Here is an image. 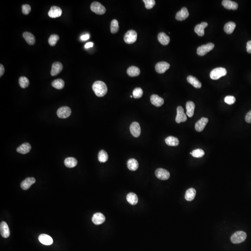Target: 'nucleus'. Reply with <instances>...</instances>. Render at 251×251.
<instances>
[{"label":"nucleus","mask_w":251,"mask_h":251,"mask_svg":"<svg viewBox=\"0 0 251 251\" xmlns=\"http://www.w3.org/2000/svg\"><path fill=\"white\" fill-rule=\"evenodd\" d=\"M92 89L96 96L100 97L105 96L108 92V87L106 84L100 80L94 83Z\"/></svg>","instance_id":"obj_1"},{"label":"nucleus","mask_w":251,"mask_h":251,"mask_svg":"<svg viewBox=\"0 0 251 251\" xmlns=\"http://www.w3.org/2000/svg\"><path fill=\"white\" fill-rule=\"evenodd\" d=\"M227 74V71L225 68H217L212 70L210 73V76L212 79L216 80L221 77L226 76Z\"/></svg>","instance_id":"obj_2"},{"label":"nucleus","mask_w":251,"mask_h":251,"mask_svg":"<svg viewBox=\"0 0 251 251\" xmlns=\"http://www.w3.org/2000/svg\"><path fill=\"white\" fill-rule=\"evenodd\" d=\"M246 233L243 231H238L232 236L231 240L234 244H239L246 240Z\"/></svg>","instance_id":"obj_3"},{"label":"nucleus","mask_w":251,"mask_h":251,"mask_svg":"<svg viewBox=\"0 0 251 251\" xmlns=\"http://www.w3.org/2000/svg\"><path fill=\"white\" fill-rule=\"evenodd\" d=\"M137 38V34L136 31L130 30L128 31L124 37V40L128 44H133L136 42Z\"/></svg>","instance_id":"obj_4"},{"label":"nucleus","mask_w":251,"mask_h":251,"mask_svg":"<svg viewBox=\"0 0 251 251\" xmlns=\"http://www.w3.org/2000/svg\"><path fill=\"white\" fill-rule=\"evenodd\" d=\"M214 47V44L213 43H208L206 45H203L197 48V54L200 56H204L207 53L213 50Z\"/></svg>","instance_id":"obj_5"},{"label":"nucleus","mask_w":251,"mask_h":251,"mask_svg":"<svg viewBox=\"0 0 251 251\" xmlns=\"http://www.w3.org/2000/svg\"><path fill=\"white\" fill-rule=\"evenodd\" d=\"M91 10L95 14L98 15H103L106 12V8L100 3L94 2L92 3L90 6Z\"/></svg>","instance_id":"obj_6"},{"label":"nucleus","mask_w":251,"mask_h":251,"mask_svg":"<svg viewBox=\"0 0 251 251\" xmlns=\"http://www.w3.org/2000/svg\"><path fill=\"white\" fill-rule=\"evenodd\" d=\"M71 114V110L70 108L67 106L62 107L58 109L57 111V115L58 117L62 119L68 118Z\"/></svg>","instance_id":"obj_7"},{"label":"nucleus","mask_w":251,"mask_h":251,"mask_svg":"<svg viewBox=\"0 0 251 251\" xmlns=\"http://www.w3.org/2000/svg\"><path fill=\"white\" fill-rule=\"evenodd\" d=\"M187 117L185 114L184 110L182 106H179L177 108V115L175 118V121L178 123L184 122H186Z\"/></svg>","instance_id":"obj_8"},{"label":"nucleus","mask_w":251,"mask_h":251,"mask_svg":"<svg viewBox=\"0 0 251 251\" xmlns=\"http://www.w3.org/2000/svg\"><path fill=\"white\" fill-rule=\"evenodd\" d=\"M155 175L158 179L161 180H167L169 178V172L167 170L163 168H158L155 171Z\"/></svg>","instance_id":"obj_9"},{"label":"nucleus","mask_w":251,"mask_h":251,"mask_svg":"<svg viewBox=\"0 0 251 251\" xmlns=\"http://www.w3.org/2000/svg\"><path fill=\"white\" fill-rule=\"evenodd\" d=\"M131 133L134 137H138L141 133L140 125L137 122H133L130 127Z\"/></svg>","instance_id":"obj_10"},{"label":"nucleus","mask_w":251,"mask_h":251,"mask_svg":"<svg viewBox=\"0 0 251 251\" xmlns=\"http://www.w3.org/2000/svg\"><path fill=\"white\" fill-rule=\"evenodd\" d=\"M170 68V64L165 62H161L157 63L155 65V70L159 74H163Z\"/></svg>","instance_id":"obj_11"},{"label":"nucleus","mask_w":251,"mask_h":251,"mask_svg":"<svg viewBox=\"0 0 251 251\" xmlns=\"http://www.w3.org/2000/svg\"><path fill=\"white\" fill-rule=\"evenodd\" d=\"M62 9L57 6H52L50 8V10L48 13V16L50 17L55 18L59 17L62 15Z\"/></svg>","instance_id":"obj_12"},{"label":"nucleus","mask_w":251,"mask_h":251,"mask_svg":"<svg viewBox=\"0 0 251 251\" xmlns=\"http://www.w3.org/2000/svg\"><path fill=\"white\" fill-rule=\"evenodd\" d=\"M208 122V119L205 117H202L195 123V130L198 132H200L205 129L206 125Z\"/></svg>","instance_id":"obj_13"},{"label":"nucleus","mask_w":251,"mask_h":251,"mask_svg":"<svg viewBox=\"0 0 251 251\" xmlns=\"http://www.w3.org/2000/svg\"><path fill=\"white\" fill-rule=\"evenodd\" d=\"M63 65L60 62H55L52 64L51 75L53 76H57L62 70Z\"/></svg>","instance_id":"obj_14"},{"label":"nucleus","mask_w":251,"mask_h":251,"mask_svg":"<svg viewBox=\"0 0 251 251\" xmlns=\"http://www.w3.org/2000/svg\"><path fill=\"white\" fill-rule=\"evenodd\" d=\"M106 220L105 216L101 213H97L94 214L92 221L96 225H101Z\"/></svg>","instance_id":"obj_15"},{"label":"nucleus","mask_w":251,"mask_h":251,"mask_svg":"<svg viewBox=\"0 0 251 251\" xmlns=\"http://www.w3.org/2000/svg\"><path fill=\"white\" fill-rule=\"evenodd\" d=\"M189 15L187 8L186 7L182 8L180 11L177 13L175 18L178 21H183L188 17Z\"/></svg>","instance_id":"obj_16"},{"label":"nucleus","mask_w":251,"mask_h":251,"mask_svg":"<svg viewBox=\"0 0 251 251\" xmlns=\"http://www.w3.org/2000/svg\"><path fill=\"white\" fill-rule=\"evenodd\" d=\"M35 182H36V180L34 178H27L21 183V188L24 190L29 189L30 186Z\"/></svg>","instance_id":"obj_17"},{"label":"nucleus","mask_w":251,"mask_h":251,"mask_svg":"<svg viewBox=\"0 0 251 251\" xmlns=\"http://www.w3.org/2000/svg\"><path fill=\"white\" fill-rule=\"evenodd\" d=\"M150 101L153 105L156 107H159L164 104V101L163 98L156 94H153L150 97Z\"/></svg>","instance_id":"obj_18"},{"label":"nucleus","mask_w":251,"mask_h":251,"mask_svg":"<svg viewBox=\"0 0 251 251\" xmlns=\"http://www.w3.org/2000/svg\"><path fill=\"white\" fill-rule=\"evenodd\" d=\"M0 232L2 237L7 238L10 235V231L8 225L5 222H2L0 225Z\"/></svg>","instance_id":"obj_19"},{"label":"nucleus","mask_w":251,"mask_h":251,"mask_svg":"<svg viewBox=\"0 0 251 251\" xmlns=\"http://www.w3.org/2000/svg\"><path fill=\"white\" fill-rule=\"evenodd\" d=\"M39 240L44 245H51L53 244V240L50 236L46 234H41L39 236Z\"/></svg>","instance_id":"obj_20"},{"label":"nucleus","mask_w":251,"mask_h":251,"mask_svg":"<svg viewBox=\"0 0 251 251\" xmlns=\"http://www.w3.org/2000/svg\"><path fill=\"white\" fill-rule=\"evenodd\" d=\"M208 26V23L206 22H202L199 24L197 25L194 28V31L200 37H203L205 34L204 29Z\"/></svg>","instance_id":"obj_21"},{"label":"nucleus","mask_w":251,"mask_h":251,"mask_svg":"<svg viewBox=\"0 0 251 251\" xmlns=\"http://www.w3.org/2000/svg\"><path fill=\"white\" fill-rule=\"evenodd\" d=\"M222 4L224 8L228 9L236 10L238 8V4L236 2L230 0H224L222 2Z\"/></svg>","instance_id":"obj_22"},{"label":"nucleus","mask_w":251,"mask_h":251,"mask_svg":"<svg viewBox=\"0 0 251 251\" xmlns=\"http://www.w3.org/2000/svg\"><path fill=\"white\" fill-rule=\"evenodd\" d=\"M31 149V146L29 143H25L17 148V152L21 154H25L29 153Z\"/></svg>","instance_id":"obj_23"},{"label":"nucleus","mask_w":251,"mask_h":251,"mask_svg":"<svg viewBox=\"0 0 251 251\" xmlns=\"http://www.w3.org/2000/svg\"><path fill=\"white\" fill-rule=\"evenodd\" d=\"M186 114L188 117L191 118L194 115V109H195V104L193 101H189L186 102Z\"/></svg>","instance_id":"obj_24"},{"label":"nucleus","mask_w":251,"mask_h":251,"mask_svg":"<svg viewBox=\"0 0 251 251\" xmlns=\"http://www.w3.org/2000/svg\"><path fill=\"white\" fill-rule=\"evenodd\" d=\"M158 39L159 42L163 45H167L170 40L169 37L163 32L160 33L158 34Z\"/></svg>","instance_id":"obj_25"},{"label":"nucleus","mask_w":251,"mask_h":251,"mask_svg":"<svg viewBox=\"0 0 251 251\" xmlns=\"http://www.w3.org/2000/svg\"><path fill=\"white\" fill-rule=\"evenodd\" d=\"M23 37L29 45H33L35 42V38L34 35L28 32H25L23 34Z\"/></svg>","instance_id":"obj_26"},{"label":"nucleus","mask_w":251,"mask_h":251,"mask_svg":"<svg viewBox=\"0 0 251 251\" xmlns=\"http://www.w3.org/2000/svg\"><path fill=\"white\" fill-rule=\"evenodd\" d=\"M187 80L188 83H189L195 88H200L201 87V83L193 76H188L187 77Z\"/></svg>","instance_id":"obj_27"},{"label":"nucleus","mask_w":251,"mask_h":251,"mask_svg":"<svg viewBox=\"0 0 251 251\" xmlns=\"http://www.w3.org/2000/svg\"><path fill=\"white\" fill-rule=\"evenodd\" d=\"M127 166L131 171H136L139 168L138 162L136 159H129L127 162Z\"/></svg>","instance_id":"obj_28"},{"label":"nucleus","mask_w":251,"mask_h":251,"mask_svg":"<svg viewBox=\"0 0 251 251\" xmlns=\"http://www.w3.org/2000/svg\"><path fill=\"white\" fill-rule=\"evenodd\" d=\"M196 193V192L195 189L193 188H189L186 192L185 198L187 201H192L195 198Z\"/></svg>","instance_id":"obj_29"},{"label":"nucleus","mask_w":251,"mask_h":251,"mask_svg":"<svg viewBox=\"0 0 251 251\" xmlns=\"http://www.w3.org/2000/svg\"><path fill=\"white\" fill-rule=\"evenodd\" d=\"M64 164L67 168H73L77 164V161L74 157H69L64 161Z\"/></svg>","instance_id":"obj_30"},{"label":"nucleus","mask_w":251,"mask_h":251,"mask_svg":"<svg viewBox=\"0 0 251 251\" xmlns=\"http://www.w3.org/2000/svg\"><path fill=\"white\" fill-rule=\"evenodd\" d=\"M140 71L138 67L131 66L127 70V74L131 77L137 76L140 74Z\"/></svg>","instance_id":"obj_31"},{"label":"nucleus","mask_w":251,"mask_h":251,"mask_svg":"<svg viewBox=\"0 0 251 251\" xmlns=\"http://www.w3.org/2000/svg\"><path fill=\"white\" fill-rule=\"evenodd\" d=\"M127 200L131 205H135L138 202V198L136 193H129L127 196Z\"/></svg>","instance_id":"obj_32"},{"label":"nucleus","mask_w":251,"mask_h":251,"mask_svg":"<svg viewBox=\"0 0 251 251\" xmlns=\"http://www.w3.org/2000/svg\"><path fill=\"white\" fill-rule=\"evenodd\" d=\"M165 142L169 146H177L179 144V140L177 138L174 136H168L165 139Z\"/></svg>","instance_id":"obj_33"},{"label":"nucleus","mask_w":251,"mask_h":251,"mask_svg":"<svg viewBox=\"0 0 251 251\" xmlns=\"http://www.w3.org/2000/svg\"><path fill=\"white\" fill-rule=\"evenodd\" d=\"M236 24L234 22H230L225 24L224 30L228 34H231L235 30Z\"/></svg>","instance_id":"obj_34"},{"label":"nucleus","mask_w":251,"mask_h":251,"mask_svg":"<svg viewBox=\"0 0 251 251\" xmlns=\"http://www.w3.org/2000/svg\"><path fill=\"white\" fill-rule=\"evenodd\" d=\"M52 86L56 89H62L64 87L65 83L63 80L58 79L52 82Z\"/></svg>","instance_id":"obj_35"},{"label":"nucleus","mask_w":251,"mask_h":251,"mask_svg":"<svg viewBox=\"0 0 251 251\" xmlns=\"http://www.w3.org/2000/svg\"><path fill=\"white\" fill-rule=\"evenodd\" d=\"M98 158L101 163H105L108 160V154L105 150H101L98 154Z\"/></svg>","instance_id":"obj_36"},{"label":"nucleus","mask_w":251,"mask_h":251,"mask_svg":"<svg viewBox=\"0 0 251 251\" xmlns=\"http://www.w3.org/2000/svg\"><path fill=\"white\" fill-rule=\"evenodd\" d=\"M19 85L22 88H25L28 87L30 85V81L25 76H22L19 78Z\"/></svg>","instance_id":"obj_37"},{"label":"nucleus","mask_w":251,"mask_h":251,"mask_svg":"<svg viewBox=\"0 0 251 251\" xmlns=\"http://www.w3.org/2000/svg\"><path fill=\"white\" fill-rule=\"evenodd\" d=\"M119 30V23L115 19L113 20L111 23V32L112 33L115 34L118 32Z\"/></svg>","instance_id":"obj_38"},{"label":"nucleus","mask_w":251,"mask_h":251,"mask_svg":"<svg viewBox=\"0 0 251 251\" xmlns=\"http://www.w3.org/2000/svg\"><path fill=\"white\" fill-rule=\"evenodd\" d=\"M192 155L195 158H201L205 155V152L202 149H196L192 152Z\"/></svg>","instance_id":"obj_39"},{"label":"nucleus","mask_w":251,"mask_h":251,"mask_svg":"<svg viewBox=\"0 0 251 251\" xmlns=\"http://www.w3.org/2000/svg\"><path fill=\"white\" fill-rule=\"evenodd\" d=\"M59 39V37L57 34H52L48 39V43L51 46H55Z\"/></svg>","instance_id":"obj_40"},{"label":"nucleus","mask_w":251,"mask_h":251,"mask_svg":"<svg viewBox=\"0 0 251 251\" xmlns=\"http://www.w3.org/2000/svg\"><path fill=\"white\" fill-rule=\"evenodd\" d=\"M143 92L142 89L140 87H136L133 90V97L136 99L141 98L143 95Z\"/></svg>","instance_id":"obj_41"},{"label":"nucleus","mask_w":251,"mask_h":251,"mask_svg":"<svg viewBox=\"0 0 251 251\" xmlns=\"http://www.w3.org/2000/svg\"><path fill=\"white\" fill-rule=\"evenodd\" d=\"M143 2L145 4L146 8L148 9H152L155 5V1L154 0H144Z\"/></svg>","instance_id":"obj_42"},{"label":"nucleus","mask_w":251,"mask_h":251,"mask_svg":"<svg viewBox=\"0 0 251 251\" xmlns=\"http://www.w3.org/2000/svg\"><path fill=\"white\" fill-rule=\"evenodd\" d=\"M224 101H225V102L227 104H229V105H232V104H234L235 103L236 99L235 98L234 96L230 95V96H226Z\"/></svg>","instance_id":"obj_43"},{"label":"nucleus","mask_w":251,"mask_h":251,"mask_svg":"<svg viewBox=\"0 0 251 251\" xmlns=\"http://www.w3.org/2000/svg\"><path fill=\"white\" fill-rule=\"evenodd\" d=\"M31 7L28 4H25L22 6V12L24 15H29L31 11Z\"/></svg>","instance_id":"obj_44"},{"label":"nucleus","mask_w":251,"mask_h":251,"mask_svg":"<svg viewBox=\"0 0 251 251\" xmlns=\"http://www.w3.org/2000/svg\"><path fill=\"white\" fill-rule=\"evenodd\" d=\"M246 121L248 123H251V110H250L246 116Z\"/></svg>","instance_id":"obj_45"},{"label":"nucleus","mask_w":251,"mask_h":251,"mask_svg":"<svg viewBox=\"0 0 251 251\" xmlns=\"http://www.w3.org/2000/svg\"><path fill=\"white\" fill-rule=\"evenodd\" d=\"M246 49L247 52L249 54H251V41H249L246 44Z\"/></svg>","instance_id":"obj_46"},{"label":"nucleus","mask_w":251,"mask_h":251,"mask_svg":"<svg viewBox=\"0 0 251 251\" xmlns=\"http://www.w3.org/2000/svg\"><path fill=\"white\" fill-rule=\"evenodd\" d=\"M89 37H90V35H89V34H84V35H82L81 37H80V39L82 40V41H87V40L89 39Z\"/></svg>","instance_id":"obj_47"},{"label":"nucleus","mask_w":251,"mask_h":251,"mask_svg":"<svg viewBox=\"0 0 251 251\" xmlns=\"http://www.w3.org/2000/svg\"><path fill=\"white\" fill-rule=\"evenodd\" d=\"M5 72V69L2 64L0 65V77L2 76Z\"/></svg>","instance_id":"obj_48"},{"label":"nucleus","mask_w":251,"mask_h":251,"mask_svg":"<svg viewBox=\"0 0 251 251\" xmlns=\"http://www.w3.org/2000/svg\"><path fill=\"white\" fill-rule=\"evenodd\" d=\"M93 42H87V43L86 44H85V48H90L93 47Z\"/></svg>","instance_id":"obj_49"},{"label":"nucleus","mask_w":251,"mask_h":251,"mask_svg":"<svg viewBox=\"0 0 251 251\" xmlns=\"http://www.w3.org/2000/svg\"><path fill=\"white\" fill-rule=\"evenodd\" d=\"M132 97H133V96H132V95H131V96H130V97H131V98H132Z\"/></svg>","instance_id":"obj_50"}]
</instances>
